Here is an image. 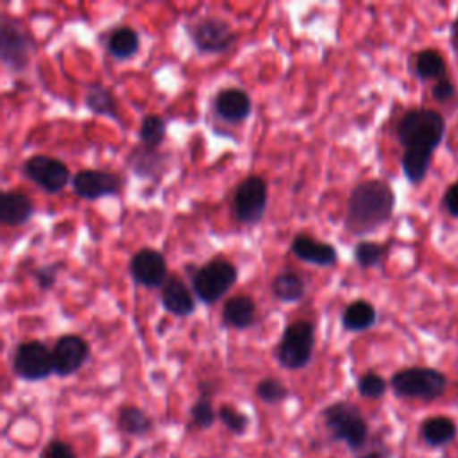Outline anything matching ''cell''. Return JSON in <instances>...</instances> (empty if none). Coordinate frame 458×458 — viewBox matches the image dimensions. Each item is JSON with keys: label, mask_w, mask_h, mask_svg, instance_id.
I'll use <instances>...</instances> for the list:
<instances>
[{"label": "cell", "mask_w": 458, "mask_h": 458, "mask_svg": "<svg viewBox=\"0 0 458 458\" xmlns=\"http://www.w3.org/2000/svg\"><path fill=\"white\" fill-rule=\"evenodd\" d=\"M444 134L445 120L435 109L413 107L399 118L395 136L404 148L401 168L410 184L417 186L426 179L433 152L442 143Z\"/></svg>", "instance_id": "1"}, {"label": "cell", "mask_w": 458, "mask_h": 458, "mask_svg": "<svg viewBox=\"0 0 458 458\" xmlns=\"http://www.w3.org/2000/svg\"><path fill=\"white\" fill-rule=\"evenodd\" d=\"M395 193L381 179L356 184L347 199L344 225L354 236H365L385 225L394 213Z\"/></svg>", "instance_id": "2"}, {"label": "cell", "mask_w": 458, "mask_h": 458, "mask_svg": "<svg viewBox=\"0 0 458 458\" xmlns=\"http://www.w3.org/2000/svg\"><path fill=\"white\" fill-rule=\"evenodd\" d=\"M324 424L333 440L344 442L351 451L361 453L369 440V424L360 408L349 401H336L324 408Z\"/></svg>", "instance_id": "3"}, {"label": "cell", "mask_w": 458, "mask_h": 458, "mask_svg": "<svg viewBox=\"0 0 458 458\" xmlns=\"http://www.w3.org/2000/svg\"><path fill=\"white\" fill-rule=\"evenodd\" d=\"M184 268L191 270V290L195 297L204 304L220 301L238 281V268L234 263L224 258H213L200 267L186 265Z\"/></svg>", "instance_id": "4"}, {"label": "cell", "mask_w": 458, "mask_h": 458, "mask_svg": "<svg viewBox=\"0 0 458 458\" xmlns=\"http://www.w3.org/2000/svg\"><path fill=\"white\" fill-rule=\"evenodd\" d=\"M447 376L433 367H406L390 377V388L397 397L435 401L447 390Z\"/></svg>", "instance_id": "5"}, {"label": "cell", "mask_w": 458, "mask_h": 458, "mask_svg": "<svg viewBox=\"0 0 458 458\" xmlns=\"http://www.w3.org/2000/svg\"><path fill=\"white\" fill-rule=\"evenodd\" d=\"M313 347L315 326L311 320L299 318L290 322L283 329V335L276 347V358L283 369L299 370L311 361Z\"/></svg>", "instance_id": "6"}, {"label": "cell", "mask_w": 458, "mask_h": 458, "mask_svg": "<svg viewBox=\"0 0 458 458\" xmlns=\"http://www.w3.org/2000/svg\"><path fill=\"white\" fill-rule=\"evenodd\" d=\"M36 52L32 34L7 13L0 14V59L4 68L20 73L30 64Z\"/></svg>", "instance_id": "7"}, {"label": "cell", "mask_w": 458, "mask_h": 458, "mask_svg": "<svg viewBox=\"0 0 458 458\" xmlns=\"http://www.w3.org/2000/svg\"><path fill=\"white\" fill-rule=\"evenodd\" d=\"M11 369L23 381L47 379L54 374L52 349L41 340H23L13 351Z\"/></svg>", "instance_id": "8"}, {"label": "cell", "mask_w": 458, "mask_h": 458, "mask_svg": "<svg viewBox=\"0 0 458 458\" xmlns=\"http://www.w3.org/2000/svg\"><path fill=\"white\" fill-rule=\"evenodd\" d=\"M268 204V184L259 175H249L238 182L233 195V213L240 224L261 222Z\"/></svg>", "instance_id": "9"}, {"label": "cell", "mask_w": 458, "mask_h": 458, "mask_svg": "<svg viewBox=\"0 0 458 458\" xmlns=\"http://www.w3.org/2000/svg\"><path fill=\"white\" fill-rule=\"evenodd\" d=\"M21 172L30 182L47 193H59L68 186V182H72L66 163L48 154H32L23 161Z\"/></svg>", "instance_id": "10"}, {"label": "cell", "mask_w": 458, "mask_h": 458, "mask_svg": "<svg viewBox=\"0 0 458 458\" xmlns=\"http://www.w3.org/2000/svg\"><path fill=\"white\" fill-rule=\"evenodd\" d=\"M188 36L200 54H224L234 41L233 27L220 16H204L188 27Z\"/></svg>", "instance_id": "11"}, {"label": "cell", "mask_w": 458, "mask_h": 458, "mask_svg": "<svg viewBox=\"0 0 458 458\" xmlns=\"http://www.w3.org/2000/svg\"><path fill=\"white\" fill-rule=\"evenodd\" d=\"M123 188V177L111 170L82 168L72 175V190L84 200H98L102 197L118 195Z\"/></svg>", "instance_id": "12"}, {"label": "cell", "mask_w": 458, "mask_h": 458, "mask_svg": "<svg viewBox=\"0 0 458 458\" xmlns=\"http://www.w3.org/2000/svg\"><path fill=\"white\" fill-rule=\"evenodd\" d=\"M129 274L143 288H161L168 277L166 259L159 250L141 247L129 259Z\"/></svg>", "instance_id": "13"}, {"label": "cell", "mask_w": 458, "mask_h": 458, "mask_svg": "<svg viewBox=\"0 0 458 458\" xmlns=\"http://www.w3.org/2000/svg\"><path fill=\"white\" fill-rule=\"evenodd\" d=\"M89 358V344L79 335H63L52 347L54 374L68 377L81 370Z\"/></svg>", "instance_id": "14"}, {"label": "cell", "mask_w": 458, "mask_h": 458, "mask_svg": "<svg viewBox=\"0 0 458 458\" xmlns=\"http://www.w3.org/2000/svg\"><path fill=\"white\" fill-rule=\"evenodd\" d=\"M125 166L136 177L156 181L168 170L170 156L166 152H161L159 148H150L138 143L129 150L125 157Z\"/></svg>", "instance_id": "15"}, {"label": "cell", "mask_w": 458, "mask_h": 458, "mask_svg": "<svg viewBox=\"0 0 458 458\" xmlns=\"http://www.w3.org/2000/svg\"><path fill=\"white\" fill-rule=\"evenodd\" d=\"M290 250L297 259L317 267H333L338 261V250L333 243L318 240L306 233H299L293 236Z\"/></svg>", "instance_id": "16"}, {"label": "cell", "mask_w": 458, "mask_h": 458, "mask_svg": "<svg viewBox=\"0 0 458 458\" xmlns=\"http://www.w3.org/2000/svg\"><path fill=\"white\" fill-rule=\"evenodd\" d=\"M161 304L174 317H188L195 311L197 301L191 288L175 274L168 276L161 286Z\"/></svg>", "instance_id": "17"}, {"label": "cell", "mask_w": 458, "mask_h": 458, "mask_svg": "<svg viewBox=\"0 0 458 458\" xmlns=\"http://www.w3.org/2000/svg\"><path fill=\"white\" fill-rule=\"evenodd\" d=\"M215 114L227 123H240L249 118L252 111V102L247 91L240 88L220 89L215 97Z\"/></svg>", "instance_id": "18"}, {"label": "cell", "mask_w": 458, "mask_h": 458, "mask_svg": "<svg viewBox=\"0 0 458 458\" xmlns=\"http://www.w3.org/2000/svg\"><path fill=\"white\" fill-rule=\"evenodd\" d=\"M34 215V202L18 190H5L0 195V222L18 227L27 224Z\"/></svg>", "instance_id": "19"}, {"label": "cell", "mask_w": 458, "mask_h": 458, "mask_svg": "<svg viewBox=\"0 0 458 458\" xmlns=\"http://www.w3.org/2000/svg\"><path fill=\"white\" fill-rule=\"evenodd\" d=\"M256 302L250 295H231L222 306V322L233 329H249L256 322Z\"/></svg>", "instance_id": "20"}, {"label": "cell", "mask_w": 458, "mask_h": 458, "mask_svg": "<svg viewBox=\"0 0 458 458\" xmlns=\"http://www.w3.org/2000/svg\"><path fill=\"white\" fill-rule=\"evenodd\" d=\"M84 106L97 116H106L120 122L118 106L113 91L102 82H89L84 89Z\"/></svg>", "instance_id": "21"}, {"label": "cell", "mask_w": 458, "mask_h": 458, "mask_svg": "<svg viewBox=\"0 0 458 458\" xmlns=\"http://www.w3.org/2000/svg\"><path fill=\"white\" fill-rule=\"evenodd\" d=\"M456 422L445 415L428 417L420 424V438L429 447H445L456 438Z\"/></svg>", "instance_id": "22"}, {"label": "cell", "mask_w": 458, "mask_h": 458, "mask_svg": "<svg viewBox=\"0 0 458 458\" xmlns=\"http://www.w3.org/2000/svg\"><path fill=\"white\" fill-rule=\"evenodd\" d=\"M340 320L345 331L361 333L376 324L377 311L374 304H370L367 299H354L344 308Z\"/></svg>", "instance_id": "23"}, {"label": "cell", "mask_w": 458, "mask_h": 458, "mask_svg": "<svg viewBox=\"0 0 458 458\" xmlns=\"http://www.w3.org/2000/svg\"><path fill=\"white\" fill-rule=\"evenodd\" d=\"M106 47L113 59L127 61L140 50V34L129 25H120L109 32Z\"/></svg>", "instance_id": "24"}, {"label": "cell", "mask_w": 458, "mask_h": 458, "mask_svg": "<svg viewBox=\"0 0 458 458\" xmlns=\"http://www.w3.org/2000/svg\"><path fill=\"white\" fill-rule=\"evenodd\" d=\"M270 292L281 302H297L306 293V283L301 274L293 270H283L270 281Z\"/></svg>", "instance_id": "25"}, {"label": "cell", "mask_w": 458, "mask_h": 458, "mask_svg": "<svg viewBox=\"0 0 458 458\" xmlns=\"http://www.w3.org/2000/svg\"><path fill=\"white\" fill-rule=\"evenodd\" d=\"M413 72L419 81H440L447 77V64L444 55L435 50V48H424L417 52L415 63H413Z\"/></svg>", "instance_id": "26"}, {"label": "cell", "mask_w": 458, "mask_h": 458, "mask_svg": "<svg viewBox=\"0 0 458 458\" xmlns=\"http://www.w3.org/2000/svg\"><path fill=\"white\" fill-rule=\"evenodd\" d=\"M118 428L129 437H143L152 429V419L138 406H123L118 411Z\"/></svg>", "instance_id": "27"}, {"label": "cell", "mask_w": 458, "mask_h": 458, "mask_svg": "<svg viewBox=\"0 0 458 458\" xmlns=\"http://www.w3.org/2000/svg\"><path fill=\"white\" fill-rule=\"evenodd\" d=\"M165 136H166V120L156 113L145 114L138 131L140 143L150 148H159Z\"/></svg>", "instance_id": "28"}, {"label": "cell", "mask_w": 458, "mask_h": 458, "mask_svg": "<svg viewBox=\"0 0 458 458\" xmlns=\"http://www.w3.org/2000/svg\"><path fill=\"white\" fill-rule=\"evenodd\" d=\"M386 245L379 243V242H370V240H361L354 245L352 249V259L354 263L367 270V268H374L377 265L383 263L385 256H386Z\"/></svg>", "instance_id": "29"}, {"label": "cell", "mask_w": 458, "mask_h": 458, "mask_svg": "<svg viewBox=\"0 0 458 458\" xmlns=\"http://www.w3.org/2000/svg\"><path fill=\"white\" fill-rule=\"evenodd\" d=\"M254 392L267 404H277L290 395V390L276 377H263L258 381Z\"/></svg>", "instance_id": "30"}, {"label": "cell", "mask_w": 458, "mask_h": 458, "mask_svg": "<svg viewBox=\"0 0 458 458\" xmlns=\"http://www.w3.org/2000/svg\"><path fill=\"white\" fill-rule=\"evenodd\" d=\"M356 388H358V394L365 399H379L385 395L388 385L383 376H379L374 370H369L358 377Z\"/></svg>", "instance_id": "31"}, {"label": "cell", "mask_w": 458, "mask_h": 458, "mask_svg": "<svg viewBox=\"0 0 458 458\" xmlns=\"http://www.w3.org/2000/svg\"><path fill=\"white\" fill-rule=\"evenodd\" d=\"M190 415H191V420L197 428L200 429H208L215 424V419L218 417V413L215 411L213 408V403H211V397H206V395H200L191 410H190Z\"/></svg>", "instance_id": "32"}, {"label": "cell", "mask_w": 458, "mask_h": 458, "mask_svg": "<svg viewBox=\"0 0 458 458\" xmlns=\"http://www.w3.org/2000/svg\"><path fill=\"white\" fill-rule=\"evenodd\" d=\"M218 419L220 422L233 433V435H243L249 428V417L242 411H238L233 404H222L218 408Z\"/></svg>", "instance_id": "33"}, {"label": "cell", "mask_w": 458, "mask_h": 458, "mask_svg": "<svg viewBox=\"0 0 458 458\" xmlns=\"http://www.w3.org/2000/svg\"><path fill=\"white\" fill-rule=\"evenodd\" d=\"M61 267H63V263L41 265V267L32 268V270H30V276H32V279L36 281L38 288L43 290V292H47V290H52V286L55 284Z\"/></svg>", "instance_id": "34"}, {"label": "cell", "mask_w": 458, "mask_h": 458, "mask_svg": "<svg viewBox=\"0 0 458 458\" xmlns=\"http://www.w3.org/2000/svg\"><path fill=\"white\" fill-rule=\"evenodd\" d=\"M39 458H77L72 445H68L63 440H52L45 445Z\"/></svg>", "instance_id": "35"}, {"label": "cell", "mask_w": 458, "mask_h": 458, "mask_svg": "<svg viewBox=\"0 0 458 458\" xmlns=\"http://www.w3.org/2000/svg\"><path fill=\"white\" fill-rule=\"evenodd\" d=\"M454 93H456V89L449 77H444V79L433 82V86H431V97L437 102H447L454 97Z\"/></svg>", "instance_id": "36"}, {"label": "cell", "mask_w": 458, "mask_h": 458, "mask_svg": "<svg viewBox=\"0 0 458 458\" xmlns=\"http://www.w3.org/2000/svg\"><path fill=\"white\" fill-rule=\"evenodd\" d=\"M444 206L451 216L458 218V182L447 186L444 193Z\"/></svg>", "instance_id": "37"}, {"label": "cell", "mask_w": 458, "mask_h": 458, "mask_svg": "<svg viewBox=\"0 0 458 458\" xmlns=\"http://www.w3.org/2000/svg\"><path fill=\"white\" fill-rule=\"evenodd\" d=\"M358 458H388V451L385 447H374L369 451H361Z\"/></svg>", "instance_id": "38"}, {"label": "cell", "mask_w": 458, "mask_h": 458, "mask_svg": "<svg viewBox=\"0 0 458 458\" xmlns=\"http://www.w3.org/2000/svg\"><path fill=\"white\" fill-rule=\"evenodd\" d=\"M451 47L453 50L458 54V14L454 16V20L451 21Z\"/></svg>", "instance_id": "39"}]
</instances>
